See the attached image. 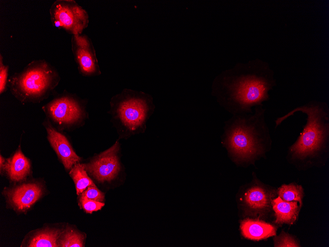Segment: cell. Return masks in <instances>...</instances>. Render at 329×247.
Listing matches in <instances>:
<instances>
[{"mask_svg": "<svg viewBox=\"0 0 329 247\" xmlns=\"http://www.w3.org/2000/svg\"><path fill=\"white\" fill-rule=\"evenodd\" d=\"M276 85L270 65L257 58L223 71L215 78L213 89L220 105L233 115L251 113L253 108L263 106Z\"/></svg>", "mask_w": 329, "mask_h": 247, "instance_id": "obj_1", "label": "cell"}, {"mask_svg": "<svg viewBox=\"0 0 329 247\" xmlns=\"http://www.w3.org/2000/svg\"><path fill=\"white\" fill-rule=\"evenodd\" d=\"M253 110L251 113L233 115L225 123V143L238 162L252 161L263 154L270 140L266 109L261 106Z\"/></svg>", "mask_w": 329, "mask_h": 247, "instance_id": "obj_2", "label": "cell"}, {"mask_svg": "<svg viewBox=\"0 0 329 247\" xmlns=\"http://www.w3.org/2000/svg\"><path fill=\"white\" fill-rule=\"evenodd\" d=\"M296 112L306 114V122L296 142L289 149L291 159L309 162L327 149L329 137V108L325 102L312 100L297 106L275 120L277 128Z\"/></svg>", "mask_w": 329, "mask_h": 247, "instance_id": "obj_3", "label": "cell"}, {"mask_svg": "<svg viewBox=\"0 0 329 247\" xmlns=\"http://www.w3.org/2000/svg\"><path fill=\"white\" fill-rule=\"evenodd\" d=\"M56 69L45 60H33L8 80L12 95L22 103H39L47 98L58 85Z\"/></svg>", "mask_w": 329, "mask_h": 247, "instance_id": "obj_4", "label": "cell"}, {"mask_svg": "<svg viewBox=\"0 0 329 247\" xmlns=\"http://www.w3.org/2000/svg\"><path fill=\"white\" fill-rule=\"evenodd\" d=\"M151 102L145 94L126 89L112 98L111 111L123 128L134 132L145 127Z\"/></svg>", "mask_w": 329, "mask_h": 247, "instance_id": "obj_5", "label": "cell"}, {"mask_svg": "<svg viewBox=\"0 0 329 247\" xmlns=\"http://www.w3.org/2000/svg\"><path fill=\"white\" fill-rule=\"evenodd\" d=\"M47 117L58 127H72L85 117V108L76 97L67 92L56 96L42 107Z\"/></svg>", "mask_w": 329, "mask_h": 247, "instance_id": "obj_6", "label": "cell"}, {"mask_svg": "<svg viewBox=\"0 0 329 247\" xmlns=\"http://www.w3.org/2000/svg\"><path fill=\"white\" fill-rule=\"evenodd\" d=\"M49 11L53 25L72 35L82 34L88 26V13L75 0H57Z\"/></svg>", "mask_w": 329, "mask_h": 247, "instance_id": "obj_7", "label": "cell"}, {"mask_svg": "<svg viewBox=\"0 0 329 247\" xmlns=\"http://www.w3.org/2000/svg\"><path fill=\"white\" fill-rule=\"evenodd\" d=\"M118 142L107 150L95 156L89 163L84 164L87 172L100 182L115 178L120 171L118 157Z\"/></svg>", "mask_w": 329, "mask_h": 247, "instance_id": "obj_8", "label": "cell"}, {"mask_svg": "<svg viewBox=\"0 0 329 247\" xmlns=\"http://www.w3.org/2000/svg\"><path fill=\"white\" fill-rule=\"evenodd\" d=\"M71 43L79 72L84 76L99 75L101 72L91 39L86 35H72Z\"/></svg>", "mask_w": 329, "mask_h": 247, "instance_id": "obj_9", "label": "cell"}, {"mask_svg": "<svg viewBox=\"0 0 329 247\" xmlns=\"http://www.w3.org/2000/svg\"><path fill=\"white\" fill-rule=\"evenodd\" d=\"M43 124L47 131V139L66 169L70 170L81 158L73 150L65 135L57 131L48 120Z\"/></svg>", "mask_w": 329, "mask_h": 247, "instance_id": "obj_10", "label": "cell"}, {"mask_svg": "<svg viewBox=\"0 0 329 247\" xmlns=\"http://www.w3.org/2000/svg\"><path fill=\"white\" fill-rule=\"evenodd\" d=\"M42 186L37 183H25L5 191L8 203L14 209L25 211L41 196Z\"/></svg>", "mask_w": 329, "mask_h": 247, "instance_id": "obj_11", "label": "cell"}, {"mask_svg": "<svg viewBox=\"0 0 329 247\" xmlns=\"http://www.w3.org/2000/svg\"><path fill=\"white\" fill-rule=\"evenodd\" d=\"M2 171L5 172L11 180L20 181L30 174L31 162L19 148L12 156L5 159L3 165L0 168V172Z\"/></svg>", "mask_w": 329, "mask_h": 247, "instance_id": "obj_12", "label": "cell"}, {"mask_svg": "<svg viewBox=\"0 0 329 247\" xmlns=\"http://www.w3.org/2000/svg\"><path fill=\"white\" fill-rule=\"evenodd\" d=\"M241 233L246 239L259 241L276 235L273 225L260 220L246 219L240 224Z\"/></svg>", "mask_w": 329, "mask_h": 247, "instance_id": "obj_13", "label": "cell"}, {"mask_svg": "<svg viewBox=\"0 0 329 247\" xmlns=\"http://www.w3.org/2000/svg\"><path fill=\"white\" fill-rule=\"evenodd\" d=\"M244 202L250 212L260 213L266 212L270 207V195L260 186H254L245 193Z\"/></svg>", "mask_w": 329, "mask_h": 247, "instance_id": "obj_14", "label": "cell"}, {"mask_svg": "<svg viewBox=\"0 0 329 247\" xmlns=\"http://www.w3.org/2000/svg\"><path fill=\"white\" fill-rule=\"evenodd\" d=\"M297 203L296 201H284L279 196L274 199L271 204L276 218L275 223H294L298 216L300 206L297 205Z\"/></svg>", "mask_w": 329, "mask_h": 247, "instance_id": "obj_15", "label": "cell"}, {"mask_svg": "<svg viewBox=\"0 0 329 247\" xmlns=\"http://www.w3.org/2000/svg\"><path fill=\"white\" fill-rule=\"evenodd\" d=\"M61 233L60 229L54 228H45L37 231L31 237L27 247H59L58 241Z\"/></svg>", "mask_w": 329, "mask_h": 247, "instance_id": "obj_16", "label": "cell"}, {"mask_svg": "<svg viewBox=\"0 0 329 247\" xmlns=\"http://www.w3.org/2000/svg\"><path fill=\"white\" fill-rule=\"evenodd\" d=\"M69 175L75 183L77 195L82 193L88 187L95 185L88 176L84 164H75L70 169Z\"/></svg>", "mask_w": 329, "mask_h": 247, "instance_id": "obj_17", "label": "cell"}, {"mask_svg": "<svg viewBox=\"0 0 329 247\" xmlns=\"http://www.w3.org/2000/svg\"><path fill=\"white\" fill-rule=\"evenodd\" d=\"M84 239L81 233L68 228L61 233L58 241V246L61 247H82Z\"/></svg>", "mask_w": 329, "mask_h": 247, "instance_id": "obj_18", "label": "cell"}, {"mask_svg": "<svg viewBox=\"0 0 329 247\" xmlns=\"http://www.w3.org/2000/svg\"><path fill=\"white\" fill-rule=\"evenodd\" d=\"M279 196L286 201H297L300 203V207L302 204L303 198V189L300 185L295 183L289 185H283L278 189Z\"/></svg>", "mask_w": 329, "mask_h": 247, "instance_id": "obj_19", "label": "cell"}, {"mask_svg": "<svg viewBox=\"0 0 329 247\" xmlns=\"http://www.w3.org/2000/svg\"><path fill=\"white\" fill-rule=\"evenodd\" d=\"M274 246L278 247H299L295 239L284 232H282L280 236L274 239Z\"/></svg>", "mask_w": 329, "mask_h": 247, "instance_id": "obj_20", "label": "cell"}, {"mask_svg": "<svg viewBox=\"0 0 329 247\" xmlns=\"http://www.w3.org/2000/svg\"><path fill=\"white\" fill-rule=\"evenodd\" d=\"M79 202L82 209L86 212L90 213L100 210L104 205V204L102 202L86 199L82 197H80Z\"/></svg>", "mask_w": 329, "mask_h": 247, "instance_id": "obj_21", "label": "cell"}, {"mask_svg": "<svg viewBox=\"0 0 329 247\" xmlns=\"http://www.w3.org/2000/svg\"><path fill=\"white\" fill-rule=\"evenodd\" d=\"M81 197L86 199L102 202L104 199V194L95 185L88 187L82 193Z\"/></svg>", "mask_w": 329, "mask_h": 247, "instance_id": "obj_22", "label": "cell"}, {"mask_svg": "<svg viewBox=\"0 0 329 247\" xmlns=\"http://www.w3.org/2000/svg\"><path fill=\"white\" fill-rule=\"evenodd\" d=\"M8 66L4 65L3 57L0 54V93L2 94L6 90L7 84Z\"/></svg>", "mask_w": 329, "mask_h": 247, "instance_id": "obj_23", "label": "cell"}]
</instances>
